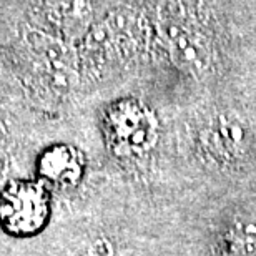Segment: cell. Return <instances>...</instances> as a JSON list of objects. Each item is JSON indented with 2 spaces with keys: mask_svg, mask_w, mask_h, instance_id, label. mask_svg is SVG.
Wrapping results in <instances>:
<instances>
[{
  "mask_svg": "<svg viewBox=\"0 0 256 256\" xmlns=\"http://www.w3.org/2000/svg\"><path fill=\"white\" fill-rule=\"evenodd\" d=\"M48 213V200L42 186L15 182L0 196V222L17 234H30L42 228Z\"/></svg>",
  "mask_w": 256,
  "mask_h": 256,
  "instance_id": "obj_1",
  "label": "cell"
},
{
  "mask_svg": "<svg viewBox=\"0 0 256 256\" xmlns=\"http://www.w3.org/2000/svg\"><path fill=\"white\" fill-rule=\"evenodd\" d=\"M40 170H42L44 176H47L52 182H68L72 176H75L76 172L75 158L68 148H52L42 158Z\"/></svg>",
  "mask_w": 256,
  "mask_h": 256,
  "instance_id": "obj_2",
  "label": "cell"
},
{
  "mask_svg": "<svg viewBox=\"0 0 256 256\" xmlns=\"http://www.w3.org/2000/svg\"><path fill=\"white\" fill-rule=\"evenodd\" d=\"M4 145H5V142H4V130H2V126H0V156H2Z\"/></svg>",
  "mask_w": 256,
  "mask_h": 256,
  "instance_id": "obj_3",
  "label": "cell"
}]
</instances>
